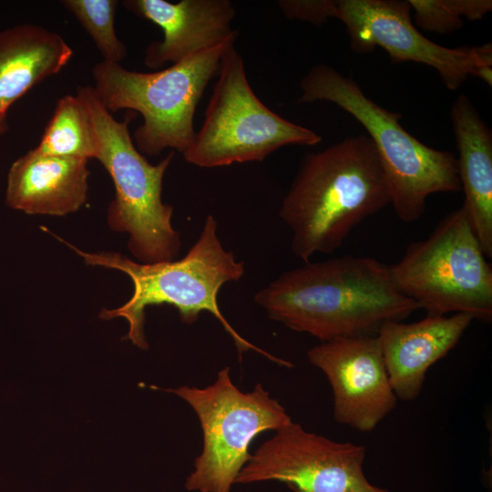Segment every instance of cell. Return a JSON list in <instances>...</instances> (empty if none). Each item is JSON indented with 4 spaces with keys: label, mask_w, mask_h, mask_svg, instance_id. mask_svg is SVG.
I'll return each instance as SVG.
<instances>
[{
    "label": "cell",
    "mask_w": 492,
    "mask_h": 492,
    "mask_svg": "<svg viewBox=\"0 0 492 492\" xmlns=\"http://www.w3.org/2000/svg\"><path fill=\"white\" fill-rule=\"evenodd\" d=\"M254 302L271 320L321 342L376 335L384 323L420 309L396 289L388 265L352 255L284 272L259 290Z\"/></svg>",
    "instance_id": "6da1fadb"
},
{
    "label": "cell",
    "mask_w": 492,
    "mask_h": 492,
    "mask_svg": "<svg viewBox=\"0 0 492 492\" xmlns=\"http://www.w3.org/2000/svg\"><path fill=\"white\" fill-rule=\"evenodd\" d=\"M391 204L378 154L366 134L302 159L280 207L292 253L308 262L340 248L364 220Z\"/></svg>",
    "instance_id": "7a4b0ae2"
},
{
    "label": "cell",
    "mask_w": 492,
    "mask_h": 492,
    "mask_svg": "<svg viewBox=\"0 0 492 492\" xmlns=\"http://www.w3.org/2000/svg\"><path fill=\"white\" fill-rule=\"evenodd\" d=\"M53 236L56 237L55 234ZM92 266L116 269L128 275L133 293L122 306L103 309L99 317L110 320L123 317L128 323L124 337L140 349H148L145 338V312L153 305H170L177 309L180 321L192 324L202 312L211 313L231 337L240 355L253 350L277 364L292 367V364L255 346L234 330L222 314L218 302L220 288L237 282L244 274V261H237L233 252L224 249L218 236V223L208 215L200 233L188 252L179 260L155 263L134 261L118 252H86L56 237Z\"/></svg>",
    "instance_id": "3957f363"
},
{
    "label": "cell",
    "mask_w": 492,
    "mask_h": 492,
    "mask_svg": "<svg viewBox=\"0 0 492 492\" xmlns=\"http://www.w3.org/2000/svg\"><path fill=\"white\" fill-rule=\"evenodd\" d=\"M300 89L299 103H333L364 127L378 154L391 204L404 222L423 216L430 195L461 190L456 156L415 138L400 124L402 114L376 104L351 77L319 64L301 79Z\"/></svg>",
    "instance_id": "277c9868"
},
{
    "label": "cell",
    "mask_w": 492,
    "mask_h": 492,
    "mask_svg": "<svg viewBox=\"0 0 492 492\" xmlns=\"http://www.w3.org/2000/svg\"><path fill=\"white\" fill-rule=\"evenodd\" d=\"M238 32L170 67L151 73L125 68L102 60L92 70L93 91L110 113L129 109L142 116L133 142L142 155H159L171 149L182 155L192 144L197 106L220 60Z\"/></svg>",
    "instance_id": "5b68a950"
},
{
    "label": "cell",
    "mask_w": 492,
    "mask_h": 492,
    "mask_svg": "<svg viewBox=\"0 0 492 492\" xmlns=\"http://www.w3.org/2000/svg\"><path fill=\"white\" fill-rule=\"evenodd\" d=\"M77 94L89 111L97 143V159L108 172L115 197L108 209V222L128 234V247L137 261L155 263L175 260L180 235L171 223L173 207L161 198L162 182L175 151L158 164L148 161L136 148L128 125L136 116L118 121L97 100L92 86H80Z\"/></svg>",
    "instance_id": "8992f818"
},
{
    "label": "cell",
    "mask_w": 492,
    "mask_h": 492,
    "mask_svg": "<svg viewBox=\"0 0 492 492\" xmlns=\"http://www.w3.org/2000/svg\"><path fill=\"white\" fill-rule=\"evenodd\" d=\"M390 273L396 289L428 316L468 313L492 320V268L466 213L446 215L425 240L411 243Z\"/></svg>",
    "instance_id": "52a82bcc"
},
{
    "label": "cell",
    "mask_w": 492,
    "mask_h": 492,
    "mask_svg": "<svg viewBox=\"0 0 492 492\" xmlns=\"http://www.w3.org/2000/svg\"><path fill=\"white\" fill-rule=\"evenodd\" d=\"M322 137L264 105L250 86L234 46L223 55L218 80L185 160L200 168L262 161L287 145L314 146Z\"/></svg>",
    "instance_id": "ba28073f"
},
{
    "label": "cell",
    "mask_w": 492,
    "mask_h": 492,
    "mask_svg": "<svg viewBox=\"0 0 492 492\" xmlns=\"http://www.w3.org/2000/svg\"><path fill=\"white\" fill-rule=\"evenodd\" d=\"M185 400L197 414L203 446L185 482L189 491L231 492L250 460V446L262 432L278 430L292 422L285 408L261 384L241 392L231 381L229 367L203 388L165 389Z\"/></svg>",
    "instance_id": "9c48e42d"
},
{
    "label": "cell",
    "mask_w": 492,
    "mask_h": 492,
    "mask_svg": "<svg viewBox=\"0 0 492 492\" xmlns=\"http://www.w3.org/2000/svg\"><path fill=\"white\" fill-rule=\"evenodd\" d=\"M411 11L408 0H335L333 17L345 25L355 53H370L379 46L393 63L426 65L449 90L459 88L468 77L480 78L492 67L490 43L455 48L438 45L415 27Z\"/></svg>",
    "instance_id": "30bf717a"
},
{
    "label": "cell",
    "mask_w": 492,
    "mask_h": 492,
    "mask_svg": "<svg viewBox=\"0 0 492 492\" xmlns=\"http://www.w3.org/2000/svg\"><path fill=\"white\" fill-rule=\"evenodd\" d=\"M365 446L336 442L294 422L251 454L236 484L278 481L294 492H390L364 472Z\"/></svg>",
    "instance_id": "8fae6325"
},
{
    "label": "cell",
    "mask_w": 492,
    "mask_h": 492,
    "mask_svg": "<svg viewBox=\"0 0 492 492\" xmlns=\"http://www.w3.org/2000/svg\"><path fill=\"white\" fill-rule=\"evenodd\" d=\"M309 362L326 375L333 395V417L370 432L396 406L376 335L336 338L310 348Z\"/></svg>",
    "instance_id": "7c38bea8"
},
{
    "label": "cell",
    "mask_w": 492,
    "mask_h": 492,
    "mask_svg": "<svg viewBox=\"0 0 492 492\" xmlns=\"http://www.w3.org/2000/svg\"><path fill=\"white\" fill-rule=\"evenodd\" d=\"M122 5L163 30V38L145 49L144 64L151 69L178 63L236 31L231 27L235 8L229 0H124Z\"/></svg>",
    "instance_id": "4fadbf2b"
},
{
    "label": "cell",
    "mask_w": 492,
    "mask_h": 492,
    "mask_svg": "<svg viewBox=\"0 0 492 492\" xmlns=\"http://www.w3.org/2000/svg\"><path fill=\"white\" fill-rule=\"evenodd\" d=\"M474 317L456 313L428 316L410 323L388 321L378 338L391 386L397 399L412 401L421 393L427 370L460 341Z\"/></svg>",
    "instance_id": "5bb4252c"
},
{
    "label": "cell",
    "mask_w": 492,
    "mask_h": 492,
    "mask_svg": "<svg viewBox=\"0 0 492 492\" xmlns=\"http://www.w3.org/2000/svg\"><path fill=\"white\" fill-rule=\"evenodd\" d=\"M87 161L44 154L36 148L28 150L9 169L5 203L33 215L76 212L87 199Z\"/></svg>",
    "instance_id": "9a60e30c"
},
{
    "label": "cell",
    "mask_w": 492,
    "mask_h": 492,
    "mask_svg": "<svg viewBox=\"0 0 492 492\" xmlns=\"http://www.w3.org/2000/svg\"><path fill=\"white\" fill-rule=\"evenodd\" d=\"M458 151V176L465 200L462 205L487 258H492V133L466 95L450 108Z\"/></svg>",
    "instance_id": "2e32d148"
},
{
    "label": "cell",
    "mask_w": 492,
    "mask_h": 492,
    "mask_svg": "<svg viewBox=\"0 0 492 492\" xmlns=\"http://www.w3.org/2000/svg\"><path fill=\"white\" fill-rule=\"evenodd\" d=\"M73 51L57 33L34 24L0 31V121L29 89L57 74Z\"/></svg>",
    "instance_id": "e0dca14e"
},
{
    "label": "cell",
    "mask_w": 492,
    "mask_h": 492,
    "mask_svg": "<svg viewBox=\"0 0 492 492\" xmlns=\"http://www.w3.org/2000/svg\"><path fill=\"white\" fill-rule=\"evenodd\" d=\"M44 154L96 159L97 143L87 107L79 95L60 97L36 148Z\"/></svg>",
    "instance_id": "ac0fdd59"
},
{
    "label": "cell",
    "mask_w": 492,
    "mask_h": 492,
    "mask_svg": "<svg viewBox=\"0 0 492 492\" xmlns=\"http://www.w3.org/2000/svg\"><path fill=\"white\" fill-rule=\"evenodd\" d=\"M61 4L81 24L104 57L119 63L128 55L115 30L117 0H63Z\"/></svg>",
    "instance_id": "d6986e66"
},
{
    "label": "cell",
    "mask_w": 492,
    "mask_h": 492,
    "mask_svg": "<svg viewBox=\"0 0 492 492\" xmlns=\"http://www.w3.org/2000/svg\"><path fill=\"white\" fill-rule=\"evenodd\" d=\"M420 28L436 34L453 33L464 26L448 0H408Z\"/></svg>",
    "instance_id": "ffe728a7"
},
{
    "label": "cell",
    "mask_w": 492,
    "mask_h": 492,
    "mask_svg": "<svg viewBox=\"0 0 492 492\" xmlns=\"http://www.w3.org/2000/svg\"><path fill=\"white\" fill-rule=\"evenodd\" d=\"M278 5L288 19L321 26L333 17L335 0H281Z\"/></svg>",
    "instance_id": "44dd1931"
},
{
    "label": "cell",
    "mask_w": 492,
    "mask_h": 492,
    "mask_svg": "<svg viewBox=\"0 0 492 492\" xmlns=\"http://www.w3.org/2000/svg\"><path fill=\"white\" fill-rule=\"evenodd\" d=\"M454 11L463 19H482L492 10L491 0H448Z\"/></svg>",
    "instance_id": "7402d4cb"
},
{
    "label": "cell",
    "mask_w": 492,
    "mask_h": 492,
    "mask_svg": "<svg viewBox=\"0 0 492 492\" xmlns=\"http://www.w3.org/2000/svg\"><path fill=\"white\" fill-rule=\"evenodd\" d=\"M8 125L6 120L0 121V137L6 132Z\"/></svg>",
    "instance_id": "603a6c76"
}]
</instances>
